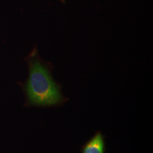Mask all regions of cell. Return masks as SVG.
Listing matches in <instances>:
<instances>
[{
    "label": "cell",
    "instance_id": "6da1fadb",
    "mask_svg": "<svg viewBox=\"0 0 153 153\" xmlns=\"http://www.w3.org/2000/svg\"><path fill=\"white\" fill-rule=\"evenodd\" d=\"M28 76L24 85L28 106L59 107L68 101L62 94V85L53 76V66L40 56L35 47L26 59Z\"/></svg>",
    "mask_w": 153,
    "mask_h": 153
},
{
    "label": "cell",
    "instance_id": "7a4b0ae2",
    "mask_svg": "<svg viewBox=\"0 0 153 153\" xmlns=\"http://www.w3.org/2000/svg\"><path fill=\"white\" fill-rule=\"evenodd\" d=\"M106 149V136L98 131L82 145L81 153H105Z\"/></svg>",
    "mask_w": 153,
    "mask_h": 153
},
{
    "label": "cell",
    "instance_id": "3957f363",
    "mask_svg": "<svg viewBox=\"0 0 153 153\" xmlns=\"http://www.w3.org/2000/svg\"><path fill=\"white\" fill-rule=\"evenodd\" d=\"M60 1H61V2H62V3L65 2V0H60Z\"/></svg>",
    "mask_w": 153,
    "mask_h": 153
}]
</instances>
